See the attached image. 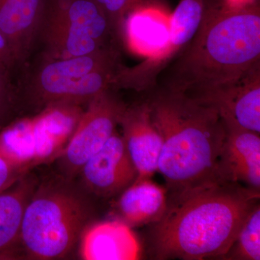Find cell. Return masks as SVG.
Listing matches in <instances>:
<instances>
[{"label": "cell", "instance_id": "16", "mask_svg": "<svg viewBox=\"0 0 260 260\" xmlns=\"http://www.w3.org/2000/svg\"><path fill=\"white\" fill-rule=\"evenodd\" d=\"M126 17L123 32L133 50L153 57L172 51L170 18L167 15L159 10L136 8Z\"/></svg>", "mask_w": 260, "mask_h": 260}, {"label": "cell", "instance_id": "6", "mask_svg": "<svg viewBox=\"0 0 260 260\" xmlns=\"http://www.w3.org/2000/svg\"><path fill=\"white\" fill-rule=\"evenodd\" d=\"M81 114L78 106L54 104L5 124L0 128V154L26 169L54 158L62 153Z\"/></svg>", "mask_w": 260, "mask_h": 260}, {"label": "cell", "instance_id": "21", "mask_svg": "<svg viewBox=\"0 0 260 260\" xmlns=\"http://www.w3.org/2000/svg\"><path fill=\"white\" fill-rule=\"evenodd\" d=\"M9 71L8 68H0V128L5 125L7 117L16 98Z\"/></svg>", "mask_w": 260, "mask_h": 260}, {"label": "cell", "instance_id": "12", "mask_svg": "<svg viewBox=\"0 0 260 260\" xmlns=\"http://www.w3.org/2000/svg\"><path fill=\"white\" fill-rule=\"evenodd\" d=\"M225 126L219 160L222 179L260 189V138L254 133L233 125Z\"/></svg>", "mask_w": 260, "mask_h": 260}, {"label": "cell", "instance_id": "23", "mask_svg": "<svg viewBox=\"0 0 260 260\" xmlns=\"http://www.w3.org/2000/svg\"><path fill=\"white\" fill-rule=\"evenodd\" d=\"M14 67L8 43L0 32V68L10 69Z\"/></svg>", "mask_w": 260, "mask_h": 260}, {"label": "cell", "instance_id": "2", "mask_svg": "<svg viewBox=\"0 0 260 260\" xmlns=\"http://www.w3.org/2000/svg\"><path fill=\"white\" fill-rule=\"evenodd\" d=\"M192 39L167 88L204 100L259 68V6L213 5Z\"/></svg>", "mask_w": 260, "mask_h": 260}, {"label": "cell", "instance_id": "8", "mask_svg": "<svg viewBox=\"0 0 260 260\" xmlns=\"http://www.w3.org/2000/svg\"><path fill=\"white\" fill-rule=\"evenodd\" d=\"M80 171L89 190L102 198L121 194L138 176L122 135L116 131Z\"/></svg>", "mask_w": 260, "mask_h": 260}, {"label": "cell", "instance_id": "17", "mask_svg": "<svg viewBox=\"0 0 260 260\" xmlns=\"http://www.w3.org/2000/svg\"><path fill=\"white\" fill-rule=\"evenodd\" d=\"M32 190L34 183L21 178L0 192V259L13 256L20 240L24 210Z\"/></svg>", "mask_w": 260, "mask_h": 260}, {"label": "cell", "instance_id": "7", "mask_svg": "<svg viewBox=\"0 0 260 260\" xmlns=\"http://www.w3.org/2000/svg\"><path fill=\"white\" fill-rule=\"evenodd\" d=\"M125 107L110 89L88 103L62 152L61 159L68 173L79 172L107 143Z\"/></svg>", "mask_w": 260, "mask_h": 260}, {"label": "cell", "instance_id": "10", "mask_svg": "<svg viewBox=\"0 0 260 260\" xmlns=\"http://www.w3.org/2000/svg\"><path fill=\"white\" fill-rule=\"evenodd\" d=\"M119 124L137 171V179H151L158 172L162 139L154 125L148 102L125 107Z\"/></svg>", "mask_w": 260, "mask_h": 260}, {"label": "cell", "instance_id": "13", "mask_svg": "<svg viewBox=\"0 0 260 260\" xmlns=\"http://www.w3.org/2000/svg\"><path fill=\"white\" fill-rule=\"evenodd\" d=\"M143 252L131 227L119 219L94 223L82 233L80 254L83 259H139Z\"/></svg>", "mask_w": 260, "mask_h": 260}, {"label": "cell", "instance_id": "4", "mask_svg": "<svg viewBox=\"0 0 260 260\" xmlns=\"http://www.w3.org/2000/svg\"><path fill=\"white\" fill-rule=\"evenodd\" d=\"M120 70L112 46L67 59L41 58L23 83V93L41 110L54 104H88L112 88Z\"/></svg>", "mask_w": 260, "mask_h": 260}, {"label": "cell", "instance_id": "15", "mask_svg": "<svg viewBox=\"0 0 260 260\" xmlns=\"http://www.w3.org/2000/svg\"><path fill=\"white\" fill-rule=\"evenodd\" d=\"M168 190L151 179H136L121 193L116 203L119 220L129 227L152 225L167 209Z\"/></svg>", "mask_w": 260, "mask_h": 260}, {"label": "cell", "instance_id": "11", "mask_svg": "<svg viewBox=\"0 0 260 260\" xmlns=\"http://www.w3.org/2000/svg\"><path fill=\"white\" fill-rule=\"evenodd\" d=\"M45 0H0V32L14 66L28 60L40 28Z\"/></svg>", "mask_w": 260, "mask_h": 260}, {"label": "cell", "instance_id": "1", "mask_svg": "<svg viewBox=\"0 0 260 260\" xmlns=\"http://www.w3.org/2000/svg\"><path fill=\"white\" fill-rule=\"evenodd\" d=\"M259 200V191L230 181L168 194L167 209L149 232L150 256L159 260L223 259Z\"/></svg>", "mask_w": 260, "mask_h": 260}, {"label": "cell", "instance_id": "14", "mask_svg": "<svg viewBox=\"0 0 260 260\" xmlns=\"http://www.w3.org/2000/svg\"><path fill=\"white\" fill-rule=\"evenodd\" d=\"M201 102L215 108L224 124L259 134V68L239 83L214 93Z\"/></svg>", "mask_w": 260, "mask_h": 260}, {"label": "cell", "instance_id": "9", "mask_svg": "<svg viewBox=\"0 0 260 260\" xmlns=\"http://www.w3.org/2000/svg\"><path fill=\"white\" fill-rule=\"evenodd\" d=\"M90 36L103 45L113 37L105 15L94 0H45L40 31Z\"/></svg>", "mask_w": 260, "mask_h": 260}, {"label": "cell", "instance_id": "20", "mask_svg": "<svg viewBox=\"0 0 260 260\" xmlns=\"http://www.w3.org/2000/svg\"><path fill=\"white\" fill-rule=\"evenodd\" d=\"M105 15L113 35L122 34L126 16L142 0H94Z\"/></svg>", "mask_w": 260, "mask_h": 260}, {"label": "cell", "instance_id": "19", "mask_svg": "<svg viewBox=\"0 0 260 260\" xmlns=\"http://www.w3.org/2000/svg\"><path fill=\"white\" fill-rule=\"evenodd\" d=\"M223 259H260V206L256 203L238 232Z\"/></svg>", "mask_w": 260, "mask_h": 260}, {"label": "cell", "instance_id": "22", "mask_svg": "<svg viewBox=\"0 0 260 260\" xmlns=\"http://www.w3.org/2000/svg\"><path fill=\"white\" fill-rule=\"evenodd\" d=\"M28 169L16 165L0 154V192L21 179Z\"/></svg>", "mask_w": 260, "mask_h": 260}, {"label": "cell", "instance_id": "18", "mask_svg": "<svg viewBox=\"0 0 260 260\" xmlns=\"http://www.w3.org/2000/svg\"><path fill=\"white\" fill-rule=\"evenodd\" d=\"M212 5L208 0H181L170 18L172 51L192 40Z\"/></svg>", "mask_w": 260, "mask_h": 260}, {"label": "cell", "instance_id": "3", "mask_svg": "<svg viewBox=\"0 0 260 260\" xmlns=\"http://www.w3.org/2000/svg\"><path fill=\"white\" fill-rule=\"evenodd\" d=\"M147 102L161 137L158 172L165 179L168 194L225 181L219 160L225 126L217 109L168 88Z\"/></svg>", "mask_w": 260, "mask_h": 260}, {"label": "cell", "instance_id": "5", "mask_svg": "<svg viewBox=\"0 0 260 260\" xmlns=\"http://www.w3.org/2000/svg\"><path fill=\"white\" fill-rule=\"evenodd\" d=\"M89 218L88 205L74 191L45 186L25 206L19 242L34 259H60L74 247Z\"/></svg>", "mask_w": 260, "mask_h": 260}]
</instances>
